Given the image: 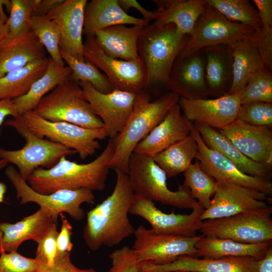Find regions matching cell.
I'll list each match as a JSON object with an SVG mask.
<instances>
[{
	"label": "cell",
	"mask_w": 272,
	"mask_h": 272,
	"mask_svg": "<svg viewBox=\"0 0 272 272\" xmlns=\"http://www.w3.org/2000/svg\"><path fill=\"white\" fill-rule=\"evenodd\" d=\"M243 155L256 162L272 168V130L238 119L219 130Z\"/></svg>",
	"instance_id": "ffe728a7"
},
{
	"label": "cell",
	"mask_w": 272,
	"mask_h": 272,
	"mask_svg": "<svg viewBox=\"0 0 272 272\" xmlns=\"http://www.w3.org/2000/svg\"><path fill=\"white\" fill-rule=\"evenodd\" d=\"M48 57L34 61L0 78V100H13L26 94L32 84L45 73Z\"/></svg>",
	"instance_id": "836d02e7"
},
{
	"label": "cell",
	"mask_w": 272,
	"mask_h": 272,
	"mask_svg": "<svg viewBox=\"0 0 272 272\" xmlns=\"http://www.w3.org/2000/svg\"><path fill=\"white\" fill-rule=\"evenodd\" d=\"M271 247V241L243 243L232 239L202 236L195 244L196 256L207 258L248 256L262 259Z\"/></svg>",
	"instance_id": "1f68e13d"
},
{
	"label": "cell",
	"mask_w": 272,
	"mask_h": 272,
	"mask_svg": "<svg viewBox=\"0 0 272 272\" xmlns=\"http://www.w3.org/2000/svg\"><path fill=\"white\" fill-rule=\"evenodd\" d=\"M204 210L200 207L190 214H167L157 208L153 201L134 193L129 213L146 220L155 234L193 237L199 231Z\"/></svg>",
	"instance_id": "9a60e30c"
},
{
	"label": "cell",
	"mask_w": 272,
	"mask_h": 272,
	"mask_svg": "<svg viewBox=\"0 0 272 272\" xmlns=\"http://www.w3.org/2000/svg\"><path fill=\"white\" fill-rule=\"evenodd\" d=\"M192 124L181 113V108L177 103L137 144L133 152L153 157L190 134Z\"/></svg>",
	"instance_id": "603a6c76"
},
{
	"label": "cell",
	"mask_w": 272,
	"mask_h": 272,
	"mask_svg": "<svg viewBox=\"0 0 272 272\" xmlns=\"http://www.w3.org/2000/svg\"><path fill=\"white\" fill-rule=\"evenodd\" d=\"M3 5H5L8 12L10 13L11 8V1L9 0H0V14L5 18L8 17L6 15L4 11Z\"/></svg>",
	"instance_id": "6f0895ef"
},
{
	"label": "cell",
	"mask_w": 272,
	"mask_h": 272,
	"mask_svg": "<svg viewBox=\"0 0 272 272\" xmlns=\"http://www.w3.org/2000/svg\"><path fill=\"white\" fill-rule=\"evenodd\" d=\"M210 207L201 215V221L227 217L267 206L268 198L253 188L225 181H217Z\"/></svg>",
	"instance_id": "e0dca14e"
},
{
	"label": "cell",
	"mask_w": 272,
	"mask_h": 272,
	"mask_svg": "<svg viewBox=\"0 0 272 272\" xmlns=\"http://www.w3.org/2000/svg\"><path fill=\"white\" fill-rule=\"evenodd\" d=\"M30 30L46 48L54 63L60 66H65L60 53V34L55 23L45 16H32Z\"/></svg>",
	"instance_id": "f35d334b"
},
{
	"label": "cell",
	"mask_w": 272,
	"mask_h": 272,
	"mask_svg": "<svg viewBox=\"0 0 272 272\" xmlns=\"http://www.w3.org/2000/svg\"><path fill=\"white\" fill-rule=\"evenodd\" d=\"M179 104L184 116L189 121L218 130L229 125L237 118L241 105L240 94L214 99H189L179 97Z\"/></svg>",
	"instance_id": "ac0fdd59"
},
{
	"label": "cell",
	"mask_w": 272,
	"mask_h": 272,
	"mask_svg": "<svg viewBox=\"0 0 272 272\" xmlns=\"http://www.w3.org/2000/svg\"><path fill=\"white\" fill-rule=\"evenodd\" d=\"M5 174L14 187L17 198L20 199V205L28 202L37 204L56 223L58 216L63 213L75 220H81L85 216L81 205L92 204L94 201L93 191L88 189L60 190L48 194H40L31 188L14 166L7 167Z\"/></svg>",
	"instance_id": "9c48e42d"
},
{
	"label": "cell",
	"mask_w": 272,
	"mask_h": 272,
	"mask_svg": "<svg viewBox=\"0 0 272 272\" xmlns=\"http://www.w3.org/2000/svg\"><path fill=\"white\" fill-rule=\"evenodd\" d=\"M132 247L140 263L165 264L182 256L196 255L195 244L202 235L186 237L157 234L140 225L134 233Z\"/></svg>",
	"instance_id": "4fadbf2b"
},
{
	"label": "cell",
	"mask_w": 272,
	"mask_h": 272,
	"mask_svg": "<svg viewBox=\"0 0 272 272\" xmlns=\"http://www.w3.org/2000/svg\"><path fill=\"white\" fill-rule=\"evenodd\" d=\"M256 45L264 65L272 69V27H261L257 31Z\"/></svg>",
	"instance_id": "bcb514c9"
},
{
	"label": "cell",
	"mask_w": 272,
	"mask_h": 272,
	"mask_svg": "<svg viewBox=\"0 0 272 272\" xmlns=\"http://www.w3.org/2000/svg\"><path fill=\"white\" fill-rule=\"evenodd\" d=\"M167 86L181 98L199 99L209 96L205 61L200 51L185 57L177 56Z\"/></svg>",
	"instance_id": "7402d4cb"
},
{
	"label": "cell",
	"mask_w": 272,
	"mask_h": 272,
	"mask_svg": "<svg viewBox=\"0 0 272 272\" xmlns=\"http://www.w3.org/2000/svg\"><path fill=\"white\" fill-rule=\"evenodd\" d=\"M111 266L108 272H140L141 263L132 248L124 245L109 255Z\"/></svg>",
	"instance_id": "ee69618b"
},
{
	"label": "cell",
	"mask_w": 272,
	"mask_h": 272,
	"mask_svg": "<svg viewBox=\"0 0 272 272\" xmlns=\"http://www.w3.org/2000/svg\"><path fill=\"white\" fill-rule=\"evenodd\" d=\"M143 27L114 25L98 31L94 37L108 56L124 60L138 59V42Z\"/></svg>",
	"instance_id": "f1b7e54d"
},
{
	"label": "cell",
	"mask_w": 272,
	"mask_h": 272,
	"mask_svg": "<svg viewBox=\"0 0 272 272\" xmlns=\"http://www.w3.org/2000/svg\"><path fill=\"white\" fill-rule=\"evenodd\" d=\"M114 151L113 140L110 139L102 152L93 161L79 164L61 157L49 169L39 167L28 177V185L36 192L48 194L60 190L91 191L104 189L110 169L109 162Z\"/></svg>",
	"instance_id": "7a4b0ae2"
},
{
	"label": "cell",
	"mask_w": 272,
	"mask_h": 272,
	"mask_svg": "<svg viewBox=\"0 0 272 272\" xmlns=\"http://www.w3.org/2000/svg\"><path fill=\"white\" fill-rule=\"evenodd\" d=\"M12 116L13 118L19 116L16 112L12 100L4 99L0 100V126H1L6 117Z\"/></svg>",
	"instance_id": "f5cc1de1"
},
{
	"label": "cell",
	"mask_w": 272,
	"mask_h": 272,
	"mask_svg": "<svg viewBox=\"0 0 272 272\" xmlns=\"http://www.w3.org/2000/svg\"><path fill=\"white\" fill-rule=\"evenodd\" d=\"M198 152L197 143L190 133L152 158L170 178L184 172L196 158Z\"/></svg>",
	"instance_id": "e575fe53"
},
{
	"label": "cell",
	"mask_w": 272,
	"mask_h": 272,
	"mask_svg": "<svg viewBox=\"0 0 272 272\" xmlns=\"http://www.w3.org/2000/svg\"><path fill=\"white\" fill-rule=\"evenodd\" d=\"M40 262L25 257L17 251L0 254V272H38Z\"/></svg>",
	"instance_id": "7bdbcfd3"
},
{
	"label": "cell",
	"mask_w": 272,
	"mask_h": 272,
	"mask_svg": "<svg viewBox=\"0 0 272 272\" xmlns=\"http://www.w3.org/2000/svg\"><path fill=\"white\" fill-rule=\"evenodd\" d=\"M271 206L231 216L202 221L203 236L227 238L243 243L272 240Z\"/></svg>",
	"instance_id": "ba28073f"
},
{
	"label": "cell",
	"mask_w": 272,
	"mask_h": 272,
	"mask_svg": "<svg viewBox=\"0 0 272 272\" xmlns=\"http://www.w3.org/2000/svg\"><path fill=\"white\" fill-rule=\"evenodd\" d=\"M5 125L13 127L25 140L20 149L9 150L0 147V159L15 165L21 177L27 181L36 169H49L62 156L77 154L75 150L34 134L26 124L22 116L10 118Z\"/></svg>",
	"instance_id": "8992f818"
},
{
	"label": "cell",
	"mask_w": 272,
	"mask_h": 272,
	"mask_svg": "<svg viewBox=\"0 0 272 272\" xmlns=\"http://www.w3.org/2000/svg\"><path fill=\"white\" fill-rule=\"evenodd\" d=\"M238 119L255 126L272 127V103L253 102L242 104Z\"/></svg>",
	"instance_id": "b9f144b4"
},
{
	"label": "cell",
	"mask_w": 272,
	"mask_h": 272,
	"mask_svg": "<svg viewBox=\"0 0 272 272\" xmlns=\"http://www.w3.org/2000/svg\"><path fill=\"white\" fill-rule=\"evenodd\" d=\"M2 252V248L0 246V254H1V253Z\"/></svg>",
	"instance_id": "91938a15"
},
{
	"label": "cell",
	"mask_w": 272,
	"mask_h": 272,
	"mask_svg": "<svg viewBox=\"0 0 272 272\" xmlns=\"http://www.w3.org/2000/svg\"><path fill=\"white\" fill-rule=\"evenodd\" d=\"M79 83L84 98L102 120L107 137L115 138L124 128L132 111L137 94L117 90L102 93L89 82Z\"/></svg>",
	"instance_id": "5bb4252c"
},
{
	"label": "cell",
	"mask_w": 272,
	"mask_h": 272,
	"mask_svg": "<svg viewBox=\"0 0 272 272\" xmlns=\"http://www.w3.org/2000/svg\"><path fill=\"white\" fill-rule=\"evenodd\" d=\"M200 51L209 96L219 97L227 94L233 80V57L229 46L213 45Z\"/></svg>",
	"instance_id": "4316f807"
},
{
	"label": "cell",
	"mask_w": 272,
	"mask_h": 272,
	"mask_svg": "<svg viewBox=\"0 0 272 272\" xmlns=\"http://www.w3.org/2000/svg\"><path fill=\"white\" fill-rule=\"evenodd\" d=\"M256 39V38H255ZM233 57V80L226 94L239 95L264 64L254 40H241L229 45Z\"/></svg>",
	"instance_id": "4dcf8cb0"
},
{
	"label": "cell",
	"mask_w": 272,
	"mask_h": 272,
	"mask_svg": "<svg viewBox=\"0 0 272 272\" xmlns=\"http://www.w3.org/2000/svg\"><path fill=\"white\" fill-rule=\"evenodd\" d=\"M189 37L173 24L153 23L143 27L138 52L146 71L148 87L157 84L167 85L174 61Z\"/></svg>",
	"instance_id": "277c9868"
},
{
	"label": "cell",
	"mask_w": 272,
	"mask_h": 272,
	"mask_svg": "<svg viewBox=\"0 0 272 272\" xmlns=\"http://www.w3.org/2000/svg\"><path fill=\"white\" fill-rule=\"evenodd\" d=\"M38 272H97L93 268L81 269L72 261L70 252L56 254L52 266L40 263Z\"/></svg>",
	"instance_id": "7dc6e473"
},
{
	"label": "cell",
	"mask_w": 272,
	"mask_h": 272,
	"mask_svg": "<svg viewBox=\"0 0 272 272\" xmlns=\"http://www.w3.org/2000/svg\"><path fill=\"white\" fill-rule=\"evenodd\" d=\"M56 224L37 243L35 259L40 263L52 266L57 252V238L58 232Z\"/></svg>",
	"instance_id": "f6af8a7d"
},
{
	"label": "cell",
	"mask_w": 272,
	"mask_h": 272,
	"mask_svg": "<svg viewBox=\"0 0 272 272\" xmlns=\"http://www.w3.org/2000/svg\"><path fill=\"white\" fill-rule=\"evenodd\" d=\"M242 104L261 102L272 103L271 70L265 66L251 78L240 94Z\"/></svg>",
	"instance_id": "ab89813d"
},
{
	"label": "cell",
	"mask_w": 272,
	"mask_h": 272,
	"mask_svg": "<svg viewBox=\"0 0 272 272\" xmlns=\"http://www.w3.org/2000/svg\"><path fill=\"white\" fill-rule=\"evenodd\" d=\"M145 26L149 22L144 18L128 15L118 0H92L87 2L84 11L83 34L94 36L99 30L117 25Z\"/></svg>",
	"instance_id": "484cf974"
},
{
	"label": "cell",
	"mask_w": 272,
	"mask_h": 272,
	"mask_svg": "<svg viewBox=\"0 0 272 272\" xmlns=\"http://www.w3.org/2000/svg\"><path fill=\"white\" fill-rule=\"evenodd\" d=\"M183 185L190 191L192 197L202 207L208 209L217 188V181L201 168L198 161L191 163L183 172Z\"/></svg>",
	"instance_id": "8d00e7d4"
},
{
	"label": "cell",
	"mask_w": 272,
	"mask_h": 272,
	"mask_svg": "<svg viewBox=\"0 0 272 272\" xmlns=\"http://www.w3.org/2000/svg\"><path fill=\"white\" fill-rule=\"evenodd\" d=\"M10 16L8 17V37H17L30 30L33 10L30 0H11Z\"/></svg>",
	"instance_id": "60d3db41"
},
{
	"label": "cell",
	"mask_w": 272,
	"mask_h": 272,
	"mask_svg": "<svg viewBox=\"0 0 272 272\" xmlns=\"http://www.w3.org/2000/svg\"><path fill=\"white\" fill-rule=\"evenodd\" d=\"M87 0H64L46 16L57 25L60 34V49L81 61L83 54L82 35Z\"/></svg>",
	"instance_id": "44dd1931"
},
{
	"label": "cell",
	"mask_w": 272,
	"mask_h": 272,
	"mask_svg": "<svg viewBox=\"0 0 272 272\" xmlns=\"http://www.w3.org/2000/svg\"><path fill=\"white\" fill-rule=\"evenodd\" d=\"M258 272H272V248L267 251L259 263Z\"/></svg>",
	"instance_id": "db71d44e"
},
{
	"label": "cell",
	"mask_w": 272,
	"mask_h": 272,
	"mask_svg": "<svg viewBox=\"0 0 272 272\" xmlns=\"http://www.w3.org/2000/svg\"><path fill=\"white\" fill-rule=\"evenodd\" d=\"M260 260L248 256L198 258L185 255L165 264L142 263L140 272H258Z\"/></svg>",
	"instance_id": "d6986e66"
},
{
	"label": "cell",
	"mask_w": 272,
	"mask_h": 272,
	"mask_svg": "<svg viewBox=\"0 0 272 272\" xmlns=\"http://www.w3.org/2000/svg\"><path fill=\"white\" fill-rule=\"evenodd\" d=\"M61 226L57 238L56 254L70 252L73 247L71 241L72 226L63 214H60Z\"/></svg>",
	"instance_id": "c3c4849f"
},
{
	"label": "cell",
	"mask_w": 272,
	"mask_h": 272,
	"mask_svg": "<svg viewBox=\"0 0 272 272\" xmlns=\"http://www.w3.org/2000/svg\"><path fill=\"white\" fill-rule=\"evenodd\" d=\"M22 116L34 134L75 150L82 159L100 148L98 140L107 137L104 127L90 129L64 121L52 122L40 117L34 111L26 112Z\"/></svg>",
	"instance_id": "8fae6325"
},
{
	"label": "cell",
	"mask_w": 272,
	"mask_h": 272,
	"mask_svg": "<svg viewBox=\"0 0 272 272\" xmlns=\"http://www.w3.org/2000/svg\"><path fill=\"white\" fill-rule=\"evenodd\" d=\"M85 59L104 72L114 90L135 94L148 87L147 73L140 58L116 59L107 55L94 36H87L83 42Z\"/></svg>",
	"instance_id": "7c38bea8"
},
{
	"label": "cell",
	"mask_w": 272,
	"mask_h": 272,
	"mask_svg": "<svg viewBox=\"0 0 272 272\" xmlns=\"http://www.w3.org/2000/svg\"><path fill=\"white\" fill-rule=\"evenodd\" d=\"M127 174L136 194L179 209L194 210L201 207L184 185H179L176 191L170 190L165 172L151 157L133 152Z\"/></svg>",
	"instance_id": "5b68a950"
},
{
	"label": "cell",
	"mask_w": 272,
	"mask_h": 272,
	"mask_svg": "<svg viewBox=\"0 0 272 272\" xmlns=\"http://www.w3.org/2000/svg\"><path fill=\"white\" fill-rule=\"evenodd\" d=\"M8 163L4 160L0 159V171L5 168ZM7 186L6 184L0 181V203L3 202L5 194L7 191Z\"/></svg>",
	"instance_id": "9f6ffc18"
},
{
	"label": "cell",
	"mask_w": 272,
	"mask_h": 272,
	"mask_svg": "<svg viewBox=\"0 0 272 272\" xmlns=\"http://www.w3.org/2000/svg\"><path fill=\"white\" fill-rule=\"evenodd\" d=\"M172 272H191V271H172Z\"/></svg>",
	"instance_id": "680465c9"
},
{
	"label": "cell",
	"mask_w": 272,
	"mask_h": 272,
	"mask_svg": "<svg viewBox=\"0 0 272 272\" xmlns=\"http://www.w3.org/2000/svg\"><path fill=\"white\" fill-rule=\"evenodd\" d=\"M158 16L153 23L173 24L181 33L191 35L199 18L206 10V0H153Z\"/></svg>",
	"instance_id": "f546056e"
},
{
	"label": "cell",
	"mask_w": 272,
	"mask_h": 272,
	"mask_svg": "<svg viewBox=\"0 0 272 272\" xmlns=\"http://www.w3.org/2000/svg\"><path fill=\"white\" fill-rule=\"evenodd\" d=\"M118 3L121 8L126 13L130 8L137 10L143 16V18L149 22L152 20L155 21L158 18L159 13L158 9L154 11H148L143 7L135 0H118Z\"/></svg>",
	"instance_id": "f907efd6"
},
{
	"label": "cell",
	"mask_w": 272,
	"mask_h": 272,
	"mask_svg": "<svg viewBox=\"0 0 272 272\" xmlns=\"http://www.w3.org/2000/svg\"><path fill=\"white\" fill-rule=\"evenodd\" d=\"M258 31L229 21L216 9L207 5L205 13L198 19L192 34L178 56H189L210 46L229 45L241 40H254Z\"/></svg>",
	"instance_id": "30bf717a"
},
{
	"label": "cell",
	"mask_w": 272,
	"mask_h": 272,
	"mask_svg": "<svg viewBox=\"0 0 272 272\" xmlns=\"http://www.w3.org/2000/svg\"><path fill=\"white\" fill-rule=\"evenodd\" d=\"M61 56L72 70L70 78L87 82L98 92L109 93L114 89L107 77L93 64L85 60L81 61L60 49Z\"/></svg>",
	"instance_id": "74e56055"
},
{
	"label": "cell",
	"mask_w": 272,
	"mask_h": 272,
	"mask_svg": "<svg viewBox=\"0 0 272 272\" xmlns=\"http://www.w3.org/2000/svg\"><path fill=\"white\" fill-rule=\"evenodd\" d=\"M179 99L171 91L153 101L145 90L137 94L132 111L124 128L112 139L114 151L109 164L110 168L127 173L129 159L135 146L178 103Z\"/></svg>",
	"instance_id": "3957f363"
},
{
	"label": "cell",
	"mask_w": 272,
	"mask_h": 272,
	"mask_svg": "<svg viewBox=\"0 0 272 272\" xmlns=\"http://www.w3.org/2000/svg\"><path fill=\"white\" fill-rule=\"evenodd\" d=\"M258 13L261 27H272V1L253 0Z\"/></svg>",
	"instance_id": "681fc988"
},
{
	"label": "cell",
	"mask_w": 272,
	"mask_h": 272,
	"mask_svg": "<svg viewBox=\"0 0 272 272\" xmlns=\"http://www.w3.org/2000/svg\"><path fill=\"white\" fill-rule=\"evenodd\" d=\"M33 111L52 122L64 121L90 129L104 126L84 98L79 82L70 78L45 95Z\"/></svg>",
	"instance_id": "52a82bcc"
},
{
	"label": "cell",
	"mask_w": 272,
	"mask_h": 272,
	"mask_svg": "<svg viewBox=\"0 0 272 272\" xmlns=\"http://www.w3.org/2000/svg\"><path fill=\"white\" fill-rule=\"evenodd\" d=\"M206 4L229 21L251 27L257 31L261 28L257 10L248 0H206Z\"/></svg>",
	"instance_id": "d590c367"
},
{
	"label": "cell",
	"mask_w": 272,
	"mask_h": 272,
	"mask_svg": "<svg viewBox=\"0 0 272 272\" xmlns=\"http://www.w3.org/2000/svg\"><path fill=\"white\" fill-rule=\"evenodd\" d=\"M190 134L197 143L198 160L202 170L217 181H225L256 189L267 196L272 194V182L247 175L232 161L219 152L208 147L203 141L193 123Z\"/></svg>",
	"instance_id": "2e32d148"
},
{
	"label": "cell",
	"mask_w": 272,
	"mask_h": 272,
	"mask_svg": "<svg viewBox=\"0 0 272 272\" xmlns=\"http://www.w3.org/2000/svg\"><path fill=\"white\" fill-rule=\"evenodd\" d=\"M8 18H4L0 14V42L8 35L9 26Z\"/></svg>",
	"instance_id": "11a10c76"
},
{
	"label": "cell",
	"mask_w": 272,
	"mask_h": 272,
	"mask_svg": "<svg viewBox=\"0 0 272 272\" xmlns=\"http://www.w3.org/2000/svg\"><path fill=\"white\" fill-rule=\"evenodd\" d=\"M193 123L208 147L232 161L244 173L270 180L272 176L271 168L253 161L243 155L219 130L200 124Z\"/></svg>",
	"instance_id": "83f0119b"
},
{
	"label": "cell",
	"mask_w": 272,
	"mask_h": 272,
	"mask_svg": "<svg viewBox=\"0 0 272 272\" xmlns=\"http://www.w3.org/2000/svg\"><path fill=\"white\" fill-rule=\"evenodd\" d=\"M57 224L43 210L25 217L15 223H0V246L2 252L17 251L24 241L33 240L37 243Z\"/></svg>",
	"instance_id": "cb8c5ba5"
},
{
	"label": "cell",
	"mask_w": 272,
	"mask_h": 272,
	"mask_svg": "<svg viewBox=\"0 0 272 272\" xmlns=\"http://www.w3.org/2000/svg\"><path fill=\"white\" fill-rule=\"evenodd\" d=\"M45 48L31 31L0 42V78L37 59L46 57Z\"/></svg>",
	"instance_id": "d4e9b609"
},
{
	"label": "cell",
	"mask_w": 272,
	"mask_h": 272,
	"mask_svg": "<svg viewBox=\"0 0 272 272\" xmlns=\"http://www.w3.org/2000/svg\"><path fill=\"white\" fill-rule=\"evenodd\" d=\"M72 74L69 66H60L48 57V64L44 75L31 86L24 95L13 100L19 115L33 111L41 99L57 85L68 80Z\"/></svg>",
	"instance_id": "d6a6232c"
},
{
	"label": "cell",
	"mask_w": 272,
	"mask_h": 272,
	"mask_svg": "<svg viewBox=\"0 0 272 272\" xmlns=\"http://www.w3.org/2000/svg\"><path fill=\"white\" fill-rule=\"evenodd\" d=\"M64 0H40V3L32 13V16H45L59 6Z\"/></svg>",
	"instance_id": "816d5d0a"
},
{
	"label": "cell",
	"mask_w": 272,
	"mask_h": 272,
	"mask_svg": "<svg viewBox=\"0 0 272 272\" xmlns=\"http://www.w3.org/2000/svg\"><path fill=\"white\" fill-rule=\"evenodd\" d=\"M115 171L116 182L112 193L87 214L83 236L93 251L116 246L135 231L128 216L134 193L127 174Z\"/></svg>",
	"instance_id": "6da1fadb"
}]
</instances>
